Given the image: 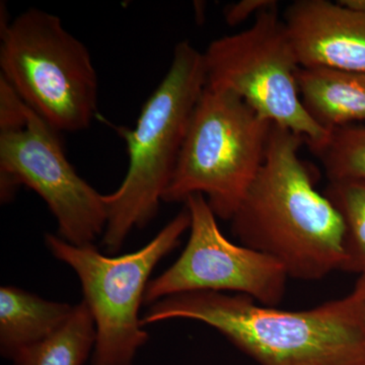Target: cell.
I'll list each match as a JSON object with an SVG mask.
<instances>
[{"instance_id":"cell-9","label":"cell","mask_w":365,"mask_h":365,"mask_svg":"<svg viewBox=\"0 0 365 365\" xmlns=\"http://www.w3.org/2000/svg\"><path fill=\"white\" fill-rule=\"evenodd\" d=\"M191 225L189 239L178 260L146 288L144 304L187 292H235L264 306L276 307L287 290L288 274L277 261L225 237L205 197L185 201Z\"/></svg>"},{"instance_id":"cell-17","label":"cell","mask_w":365,"mask_h":365,"mask_svg":"<svg viewBox=\"0 0 365 365\" xmlns=\"http://www.w3.org/2000/svg\"><path fill=\"white\" fill-rule=\"evenodd\" d=\"M275 6H278L275 0H242L225 7V21L230 26H239L251 16L256 18L265 9Z\"/></svg>"},{"instance_id":"cell-19","label":"cell","mask_w":365,"mask_h":365,"mask_svg":"<svg viewBox=\"0 0 365 365\" xmlns=\"http://www.w3.org/2000/svg\"><path fill=\"white\" fill-rule=\"evenodd\" d=\"M337 2L341 6L352 9V11L365 14V0H339Z\"/></svg>"},{"instance_id":"cell-3","label":"cell","mask_w":365,"mask_h":365,"mask_svg":"<svg viewBox=\"0 0 365 365\" xmlns=\"http://www.w3.org/2000/svg\"><path fill=\"white\" fill-rule=\"evenodd\" d=\"M205 86L203 53L188 41L178 43L169 71L144 103L135 127L120 130L129 163L116 191L104 194L107 253H118L134 228L157 216Z\"/></svg>"},{"instance_id":"cell-16","label":"cell","mask_w":365,"mask_h":365,"mask_svg":"<svg viewBox=\"0 0 365 365\" xmlns=\"http://www.w3.org/2000/svg\"><path fill=\"white\" fill-rule=\"evenodd\" d=\"M29 107L13 86L0 78V133L26 126Z\"/></svg>"},{"instance_id":"cell-10","label":"cell","mask_w":365,"mask_h":365,"mask_svg":"<svg viewBox=\"0 0 365 365\" xmlns=\"http://www.w3.org/2000/svg\"><path fill=\"white\" fill-rule=\"evenodd\" d=\"M282 18L300 67L365 72V14L337 1L297 0Z\"/></svg>"},{"instance_id":"cell-11","label":"cell","mask_w":365,"mask_h":365,"mask_svg":"<svg viewBox=\"0 0 365 365\" xmlns=\"http://www.w3.org/2000/svg\"><path fill=\"white\" fill-rule=\"evenodd\" d=\"M297 86L304 109L325 130L365 122V72L299 67Z\"/></svg>"},{"instance_id":"cell-5","label":"cell","mask_w":365,"mask_h":365,"mask_svg":"<svg viewBox=\"0 0 365 365\" xmlns=\"http://www.w3.org/2000/svg\"><path fill=\"white\" fill-rule=\"evenodd\" d=\"M272 126L235 93L206 86L163 202L201 194L230 222L265 160Z\"/></svg>"},{"instance_id":"cell-14","label":"cell","mask_w":365,"mask_h":365,"mask_svg":"<svg viewBox=\"0 0 365 365\" xmlns=\"http://www.w3.org/2000/svg\"><path fill=\"white\" fill-rule=\"evenodd\" d=\"M323 193L344 223V261L340 271L365 275V182H329Z\"/></svg>"},{"instance_id":"cell-8","label":"cell","mask_w":365,"mask_h":365,"mask_svg":"<svg viewBox=\"0 0 365 365\" xmlns=\"http://www.w3.org/2000/svg\"><path fill=\"white\" fill-rule=\"evenodd\" d=\"M58 134L30 108L25 127L0 133L1 201L11 200L19 187H28L56 218L62 240L74 246H93L107 227L104 194L76 173Z\"/></svg>"},{"instance_id":"cell-1","label":"cell","mask_w":365,"mask_h":365,"mask_svg":"<svg viewBox=\"0 0 365 365\" xmlns=\"http://www.w3.org/2000/svg\"><path fill=\"white\" fill-rule=\"evenodd\" d=\"M304 143L273 124L265 160L230 222L242 245L277 261L289 278L318 281L341 270L345 230L299 157Z\"/></svg>"},{"instance_id":"cell-6","label":"cell","mask_w":365,"mask_h":365,"mask_svg":"<svg viewBox=\"0 0 365 365\" xmlns=\"http://www.w3.org/2000/svg\"><path fill=\"white\" fill-rule=\"evenodd\" d=\"M190 225L185 207L143 248L118 257L105 256L93 246H74L59 235H45L53 257L78 275L83 302L95 321L97 338L91 365L133 364L150 338L143 329L140 307L151 273L179 246Z\"/></svg>"},{"instance_id":"cell-7","label":"cell","mask_w":365,"mask_h":365,"mask_svg":"<svg viewBox=\"0 0 365 365\" xmlns=\"http://www.w3.org/2000/svg\"><path fill=\"white\" fill-rule=\"evenodd\" d=\"M203 56L206 86L235 93L271 123L304 137L307 146L328 136L302 105L299 61L278 6L262 11L247 30L212 41Z\"/></svg>"},{"instance_id":"cell-4","label":"cell","mask_w":365,"mask_h":365,"mask_svg":"<svg viewBox=\"0 0 365 365\" xmlns=\"http://www.w3.org/2000/svg\"><path fill=\"white\" fill-rule=\"evenodd\" d=\"M0 78L57 132L83 131L98 112L97 71L86 46L55 14L29 9L0 26Z\"/></svg>"},{"instance_id":"cell-13","label":"cell","mask_w":365,"mask_h":365,"mask_svg":"<svg viewBox=\"0 0 365 365\" xmlns=\"http://www.w3.org/2000/svg\"><path fill=\"white\" fill-rule=\"evenodd\" d=\"M96 338L95 321L83 300L56 333L21 350L11 360L14 365H83L93 351Z\"/></svg>"},{"instance_id":"cell-18","label":"cell","mask_w":365,"mask_h":365,"mask_svg":"<svg viewBox=\"0 0 365 365\" xmlns=\"http://www.w3.org/2000/svg\"><path fill=\"white\" fill-rule=\"evenodd\" d=\"M351 294L354 297L355 302H356L357 306H359L360 313L364 317L365 322V275L359 276L356 284L353 288Z\"/></svg>"},{"instance_id":"cell-15","label":"cell","mask_w":365,"mask_h":365,"mask_svg":"<svg viewBox=\"0 0 365 365\" xmlns=\"http://www.w3.org/2000/svg\"><path fill=\"white\" fill-rule=\"evenodd\" d=\"M309 148L323 165L329 182H365V126L332 129L325 140Z\"/></svg>"},{"instance_id":"cell-2","label":"cell","mask_w":365,"mask_h":365,"mask_svg":"<svg viewBox=\"0 0 365 365\" xmlns=\"http://www.w3.org/2000/svg\"><path fill=\"white\" fill-rule=\"evenodd\" d=\"M173 319L210 326L259 365H365V322L351 294L292 312L247 295L187 292L151 304L143 325Z\"/></svg>"},{"instance_id":"cell-12","label":"cell","mask_w":365,"mask_h":365,"mask_svg":"<svg viewBox=\"0 0 365 365\" xmlns=\"http://www.w3.org/2000/svg\"><path fill=\"white\" fill-rule=\"evenodd\" d=\"M74 306L51 302L16 287L0 288V352L13 359L62 328Z\"/></svg>"}]
</instances>
